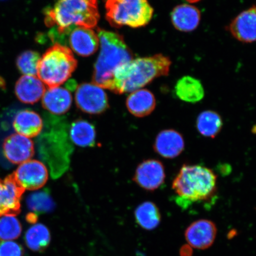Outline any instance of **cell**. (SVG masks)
Instances as JSON below:
<instances>
[{
  "instance_id": "1",
  "label": "cell",
  "mask_w": 256,
  "mask_h": 256,
  "mask_svg": "<svg viewBox=\"0 0 256 256\" xmlns=\"http://www.w3.org/2000/svg\"><path fill=\"white\" fill-rule=\"evenodd\" d=\"M170 59L159 54L132 60L118 67L110 88L116 94L138 90L156 78L168 75Z\"/></svg>"
},
{
  "instance_id": "2",
  "label": "cell",
  "mask_w": 256,
  "mask_h": 256,
  "mask_svg": "<svg viewBox=\"0 0 256 256\" xmlns=\"http://www.w3.org/2000/svg\"><path fill=\"white\" fill-rule=\"evenodd\" d=\"M46 127L39 140L40 153L49 166L51 176L56 178L68 169L73 146L64 120L56 117L46 119Z\"/></svg>"
},
{
  "instance_id": "3",
  "label": "cell",
  "mask_w": 256,
  "mask_h": 256,
  "mask_svg": "<svg viewBox=\"0 0 256 256\" xmlns=\"http://www.w3.org/2000/svg\"><path fill=\"white\" fill-rule=\"evenodd\" d=\"M177 194L178 206L186 208L190 204L209 200L217 190V177L212 170L200 165L182 166L172 184Z\"/></svg>"
},
{
  "instance_id": "4",
  "label": "cell",
  "mask_w": 256,
  "mask_h": 256,
  "mask_svg": "<svg viewBox=\"0 0 256 256\" xmlns=\"http://www.w3.org/2000/svg\"><path fill=\"white\" fill-rule=\"evenodd\" d=\"M100 52L94 65L92 84L110 90L118 67L133 60V54L119 34L98 28Z\"/></svg>"
},
{
  "instance_id": "5",
  "label": "cell",
  "mask_w": 256,
  "mask_h": 256,
  "mask_svg": "<svg viewBox=\"0 0 256 256\" xmlns=\"http://www.w3.org/2000/svg\"><path fill=\"white\" fill-rule=\"evenodd\" d=\"M99 18L98 0H58L46 10L44 22L48 27L56 26L60 34L72 27L94 28Z\"/></svg>"
},
{
  "instance_id": "6",
  "label": "cell",
  "mask_w": 256,
  "mask_h": 256,
  "mask_svg": "<svg viewBox=\"0 0 256 256\" xmlns=\"http://www.w3.org/2000/svg\"><path fill=\"white\" fill-rule=\"evenodd\" d=\"M78 66V60L69 48L56 44L40 58L37 76L49 88L60 87Z\"/></svg>"
},
{
  "instance_id": "7",
  "label": "cell",
  "mask_w": 256,
  "mask_h": 256,
  "mask_svg": "<svg viewBox=\"0 0 256 256\" xmlns=\"http://www.w3.org/2000/svg\"><path fill=\"white\" fill-rule=\"evenodd\" d=\"M106 18L112 27L145 26L151 21L154 9L148 0H107Z\"/></svg>"
},
{
  "instance_id": "8",
  "label": "cell",
  "mask_w": 256,
  "mask_h": 256,
  "mask_svg": "<svg viewBox=\"0 0 256 256\" xmlns=\"http://www.w3.org/2000/svg\"><path fill=\"white\" fill-rule=\"evenodd\" d=\"M76 106L90 114H100L108 108V98L103 88L90 83H82L75 95Z\"/></svg>"
},
{
  "instance_id": "9",
  "label": "cell",
  "mask_w": 256,
  "mask_h": 256,
  "mask_svg": "<svg viewBox=\"0 0 256 256\" xmlns=\"http://www.w3.org/2000/svg\"><path fill=\"white\" fill-rule=\"evenodd\" d=\"M12 174L17 183L24 190H40L46 184L48 179L46 165L36 160L22 163Z\"/></svg>"
},
{
  "instance_id": "10",
  "label": "cell",
  "mask_w": 256,
  "mask_h": 256,
  "mask_svg": "<svg viewBox=\"0 0 256 256\" xmlns=\"http://www.w3.org/2000/svg\"><path fill=\"white\" fill-rule=\"evenodd\" d=\"M166 172L164 165L159 160H146L138 166L134 181L146 190H158L164 184Z\"/></svg>"
},
{
  "instance_id": "11",
  "label": "cell",
  "mask_w": 256,
  "mask_h": 256,
  "mask_svg": "<svg viewBox=\"0 0 256 256\" xmlns=\"http://www.w3.org/2000/svg\"><path fill=\"white\" fill-rule=\"evenodd\" d=\"M16 181L14 174L0 179V217L16 216L20 212L21 198L24 192Z\"/></svg>"
},
{
  "instance_id": "12",
  "label": "cell",
  "mask_w": 256,
  "mask_h": 256,
  "mask_svg": "<svg viewBox=\"0 0 256 256\" xmlns=\"http://www.w3.org/2000/svg\"><path fill=\"white\" fill-rule=\"evenodd\" d=\"M60 34L68 36V44L70 48L80 56H90L98 49V37L92 28L72 27Z\"/></svg>"
},
{
  "instance_id": "13",
  "label": "cell",
  "mask_w": 256,
  "mask_h": 256,
  "mask_svg": "<svg viewBox=\"0 0 256 256\" xmlns=\"http://www.w3.org/2000/svg\"><path fill=\"white\" fill-rule=\"evenodd\" d=\"M2 148L6 158L14 164H21L31 160L34 152L33 142L30 138L18 134L8 137Z\"/></svg>"
},
{
  "instance_id": "14",
  "label": "cell",
  "mask_w": 256,
  "mask_h": 256,
  "mask_svg": "<svg viewBox=\"0 0 256 256\" xmlns=\"http://www.w3.org/2000/svg\"><path fill=\"white\" fill-rule=\"evenodd\" d=\"M234 37L241 42L256 41V6L246 10L234 18L228 26Z\"/></svg>"
},
{
  "instance_id": "15",
  "label": "cell",
  "mask_w": 256,
  "mask_h": 256,
  "mask_svg": "<svg viewBox=\"0 0 256 256\" xmlns=\"http://www.w3.org/2000/svg\"><path fill=\"white\" fill-rule=\"evenodd\" d=\"M216 224L208 220H198L185 232L186 240L192 247L204 250L212 245L216 235Z\"/></svg>"
},
{
  "instance_id": "16",
  "label": "cell",
  "mask_w": 256,
  "mask_h": 256,
  "mask_svg": "<svg viewBox=\"0 0 256 256\" xmlns=\"http://www.w3.org/2000/svg\"><path fill=\"white\" fill-rule=\"evenodd\" d=\"M184 145V136L180 132L174 130H165L156 136L154 149L162 158L172 159L181 154Z\"/></svg>"
},
{
  "instance_id": "17",
  "label": "cell",
  "mask_w": 256,
  "mask_h": 256,
  "mask_svg": "<svg viewBox=\"0 0 256 256\" xmlns=\"http://www.w3.org/2000/svg\"><path fill=\"white\" fill-rule=\"evenodd\" d=\"M44 92L43 82L36 76H23L16 83L15 94L24 104H36L43 98Z\"/></svg>"
},
{
  "instance_id": "18",
  "label": "cell",
  "mask_w": 256,
  "mask_h": 256,
  "mask_svg": "<svg viewBox=\"0 0 256 256\" xmlns=\"http://www.w3.org/2000/svg\"><path fill=\"white\" fill-rule=\"evenodd\" d=\"M201 14L194 6L183 4L176 6L171 12V20L176 30L183 32L193 31L199 26Z\"/></svg>"
},
{
  "instance_id": "19",
  "label": "cell",
  "mask_w": 256,
  "mask_h": 256,
  "mask_svg": "<svg viewBox=\"0 0 256 256\" xmlns=\"http://www.w3.org/2000/svg\"><path fill=\"white\" fill-rule=\"evenodd\" d=\"M72 98L68 90L49 88L42 98V106L50 113L60 115L66 113L72 105Z\"/></svg>"
},
{
  "instance_id": "20",
  "label": "cell",
  "mask_w": 256,
  "mask_h": 256,
  "mask_svg": "<svg viewBox=\"0 0 256 256\" xmlns=\"http://www.w3.org/2000/svg\"><path fill=\"white\" fill-rule=\"evenodd\" d=\"M126 105L128 111L138 118L148 116L154 110L156 100L152 92L146 89H140L131 92Z\"/></svg>"
},
{
  "instance_id": "21",
  "label": "cell",
  "mask_w": 256,
  "mask_h": 256,
  "mask_svg": "<svg viewBox=\"0 0 256 256\" xmlns=\"http://www.w3.org/2000/svg\"><path fill=\"white\" fill-rule=\"evenodd\" d=\"M16 132L28 138L39 136L43 130L42 119L36 112L23 110L16 114L14 121Z\"/></svg>"
},
{
  "instance_id": "22",
  "label": "cell",
  "mask_w": 256,
  "mask_h": 256,
  "mask_svg": "<svg viewBox=\"0 0 256 256\" xmlns=\"http://www.w3.org/2000/svg\"><path fill=\"white\" fill-rule=\"evenodd\" d=\"M176 96L181 100L194 104L202 100L204 90L200 80L187 76L179 79L175 86Z\"/></svg>"
},
{
  "instance_id": "23",
  "label": "cell",
  "mask_w": 256,
  "mask_h": 256,
  "mask_svg": "<svg viewBox=\"0 0 256 256\" xmlns=\"http://www.w3.org/2000/svg\"><path fill=\"white\" fill-rule=\"evenodd\" d=\"M72 142L81 147L94 146L96 132L94 124L84 120L74 121L69 130Z\"/></svg>"
},
{
  "instance_id": "24",
  "label": "cell",
  "mask_w": 256,
  "mask_h": 256,
  "mask_svg": "<svg viewBox=\"0 0 256 256\" xmlns=\"http://www.w3.org/2000/svg\"><path fill=\"white\" fill-rule=\"evenodd\" d=\"M222 126V118L215 111H204L197 118V130L204 136L214 138L218 135Z\"/></svg>"
},
{
  "instance_id": "25",
  "label": "cell",
  "mask_w": 256,
  "mask_h": 256,
  "mask_svg": "<svg viewBox=\"0 0 256 256\" xmlns=\"http://www.w3.org/2000/svg\"><path fill=\"white\" fill-rule=\"evenodd\" d=\"M135 216L138 224L148 230L156 228L161 220L158 208L152 202H145L140 204L136 210Z\"/></svg>"
},
{
  "instance_id": "26",
  "label": "cell",
  "mask_w": 256,
  "mask_h": 256,
  "mask_svg": "<svg viewBox=\"0 0 256 256\" xmlns=\"http://www.w3.org/2000/svg\"><path fill=\"white\" fill-rule=\"evenodd\" d=\"M50 238L49 230L41 224H35L30 227L25 235L28 247L34 252L44 250L49 244Z\"/></svg>"
},
{
  "instance_id": "27",
  "label": "cell",
  "mask_w": 256,
  "mask_h": 256,
  "mask_svg": "<svg viewBox=\"0 0 256 256\" xmlns=\"http://www.w3.org/2000/svg\"><path fill=\"white\" fill-rule=\"evenodd\" d=\"M26 204L28 209L37 214L49 212L54 208L52 198L47 190L31 194L27 198Z\"/></svg>"
},
{
  "instance_id": "28",
  "label": "cell",
  "mask_w": 256,
  "mask_h": 256,
  "mask_svg": "<svg viewBox=\"0 0 256 256\" xmlns=\"http://www.w3.org/2000/svg\"><path fill=\"white\" fill-rule=\"evenodd\" d=\"M40 60L39 53L28 50L19 55L16 64L19 71L24 76H36Z\"/></svg>"
},
{
  "instance_id": "29",
  "label": "cell",
  "mask_w": 256,
  "mask_h": 256,
  "mask_svg": "<svg viewBox=\"0 0 256 256\" xmlns=\"http://www.w3.org/2000/svg\"><path fill=\"white\" fill-rule=\"evenodd\" d=\"M21 232V224L15 216L0 217V240L10 241L18 238Z\"/></svg>"
},
{
  "instance_id": "30",
  "label": "cell",
  "mask_w": 256,
  "mask_h": 256,
  "mask_svg": "<svg viewBox=\"0 0 256 256\" xmlns=\"http://www.w3.org/2000/svg\"><path fill=\"white\" fill-rule=\"evenodd\" d=\"M0 256H24V249L17 242L0 240Z\"/></svg>"
},
{
  "instance_id": "31",
  "label": "cell",
  "mask_w": 256,
  "mask_h": 256,
  "mask_svg": "<svg viewBox=\"0 0 256 256\" xmlns=\"http://www.w3.org/2000/svg\"><path fill=\"white\" fill-rule=\"evenodd\" d=\"M186 1L190 3H195L197 2H199L200 0H186Z\"/></svg>"
}]
</instances>
